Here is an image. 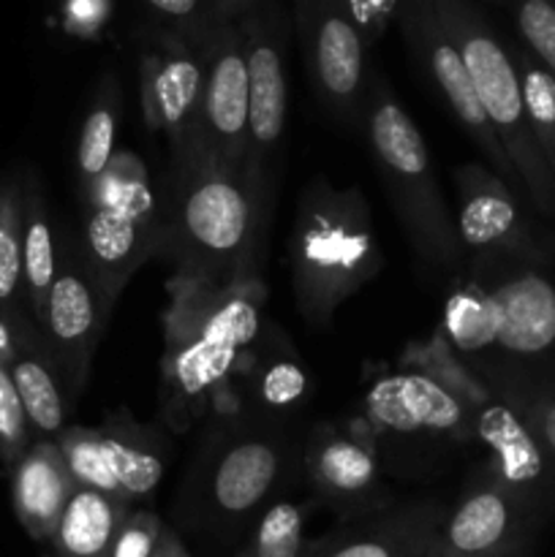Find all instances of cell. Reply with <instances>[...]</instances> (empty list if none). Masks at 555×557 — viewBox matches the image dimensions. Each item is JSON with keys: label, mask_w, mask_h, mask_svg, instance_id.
<instances>
[{"label": "cell", "mask_w": 555, "mask_h": 557, "mask_svg": "<svg viewBox=\"0 0 555 557\" xmlns=\"http://www.w3.org/2000/svg\"><path fill=\"white\" fill-rule=\"evenodd\" d=\"M272 196L245 166L194 152L172 163V188L161 212V256L177 264V281L226 288L259 267Z\"/></svg>", "instance_id": "1"}, {"label": "cell", "mask_w": 555, "mask_h": 557, "mask_svg": "<svg viewBox=\"0 0 555 557\" xmlns=\"http://www.w3.org/2000/svg\"><path fill=\"white\" fill-rule=\"evenodd\" d=\"M163 332L166 354L161 362V403L177 428L194 422L229 384L245 348L261 330L264 286L259 277L226 288L172 283Z\"/></svg>", "instance_id": "2"}, {"label": "cell", "mask_w": 555, "mask_h": 557, "mask_svg": "<svg viewBox=\"0 0 555 557\" xmlns=\"http://www.w3.org/2000/svg\"><path fill=\"white\" fill-rule=\"evenodd\" d=\"M288 267L297 308L313 330H326L337 308L384 270L370 205L357 185L335 188L326 177L305 185L288 237Z\"/></svg>", "instance_id": "3"}, {"label": "cell", "mask_w": 555, "mask_h": 557, "mask_svg": "<svg viewBox=\"0 0 555 557\" xmlns=\"http://www.w3.org/2000/svg\"><path fill=\"white\" fill-rule=\"evenodd\" d=\"M362 125L392 210L417 259L433 270H452L462 259V245L428 141L379 74L370 79Z\"/></svg>", "instance_id": "4"}, {"label": "cell", "mask_w": 555, "mask_h": 557, "mask_svg": "<svg viewBox=\"0 0 555 557\" xmlns=\"http://www.w3.org/2000/svg\"><path fill=\"white\" fill-rule=\"evenodd\" d=\"M446 33L455 41L479 103L511 161L517 185L526 190L539 212L555 215V180L539 152L528 123L526 98H522L517 63L488 16L468 0H433Z\"/></svg>", "instance_id": "5"}, {"label": "cell", "mask_w": 555, "mask_h": 557, "mask_svg": "<svg viewBox=\"0 0 555 557\" xmlns=\"http://www.w3.org/2000/svg\"><path fill=\"white\" fill-rule=\"evenodd\" d=\"M248 65V169L267 194H275V166L286 134V47L292 20L281 3L248 0L237 16Z\"/></svg>", "instance_id": "6"}, {"label": "cell", "mask_w": 555, "mask_h": 557, "mask_svg": "<svg viewBox=\"0 0 555 557\" xmlns=\"http://www.w3.org/2000/svg\"><path fill=\"white\" fill-rule=\"evenodd\" d=\"M58 446L79 487L114 495L131 509L156 495L166 471L161 438L131 417H112L101 428H65Z\"/></svg>", "instance_id": "7"}, {"label": "cell", "mask_w": 555, "mask_h": 557, "mask_svg": "<svg viewBox=\"0 0 555 557\" xmlns=\"http://www.w3.org/2000/svg\"><path fill=\"white\" fill-rule=\"evenodd\" d=\"M112 308L82 256L79 239H69L58 256V275L44 310L41 335L58 368L69 400H76L90 373Z\"/></svg>", "instance_id": "8"}, {"label": "cell", "mask_w": 555, "mask_h": 557, "mask_svg": "<svg viewBox=\"0 0 555 557\" xmlns=\"http://www.w3.org/2000/svg\"><path fill=\"white\" fill-rule=\"evenodd\" d=\"M294 25L303 38L308 74L326 112L337 123H362L368 98V47L337 0H305L294 5Z\"/></svg>", "instance_id": "9"}, {"label": "cell", "mask_w": 555, "mask_h": 557, "mask_svg": "<svg viewBox=\"0 0 555 557\" xmlns=\"http://www.w3.org/2000/svg\"><path fill=\"white\" fill-rule=\"evenodd\" d=\"M201 90L205 63L199 47H188L166 30L156 33L139 54V98L147 128L166 134L172 163L199 150Z\"/></svg>", "instance_id": "10"}, {"label": "cell", "mask_w": 555, "mask_h": 557, "mask_svg": "<svg viewBox=\"0 0 555 557\" xmlns=\"http://www.w3.org/2000/svg\"><path fill=\"white\" fill-rule=\"evenodd\" d=\"M397 25H400L403 36H406L414 58L422 63V69L428 71L430 79L435 82L439 92L444 96L446 107L455 114L457 125H460L468 134V139L484 152V158L490 161V169H493L501 180L517 185L515 166H511V161L506 158L498 136H495L493 125H490L488 114H484L482 103H479L471 74H468L466 63H462L452 36L446 33L433 0L403 3L400 14H397Z\"/></svg>", "instance_id": "11"}, {"label": "cell", "mask_w": 555, "mask_h": 557, "mask_svg": "<svg viewBox=\"0 0 555 557\" xmlns=\"http://www.w3.org/2000/svg\"><path fill=\"white\" fill-rule=\"evenodd\" d=\"M205 63L199 150L232 166L248 161V65L237 20L218 22L196 44Z\"/></svg>", "instance_id": "12"}, {"label": "cell", "mask_w": 555, "mask_h": 557, "mask_svg": "<svg viewBox=\"0 0 555 557\" xmlns=\"http://www.w3.org/2000/svg\"><path fill=\"white\" fill-rule=\"evenodd\" d=\"M542 517L479 471L446 511L433 557H522Z\"/></svg>", "instance_id": "13"}, {"label": "cell", "mask_w": 555, "mask_h": 557, "mask_svg": "<svg viewBox=\"0 0 555 557\" xmlns=\"http://www.w3.org/2000/svg\"><path fill=\"white\" fill-rule=\"evenodd\" d=\"M455 228L462 250L477 256L539 259V245L522 218L515 190L493 169L466 163L455 169Z\"/></svg>", "instance_id": "14"}, {"label": "cell", "mask_w": 555, "mask_h": 557, "mask_svg": "<svg viewBox=\"0 0 555 557\" xmlns=\"http://www.w3.org/2000/svg\"><path fill=\"white\" fill-rule=\"evenodd\" d=\"M479 277L488 297L490 351L517 359L542 357L555 346V286L531 267Z\"/></svg>", "instance_id": "15"}, {"label": "cell", "mask_w": 555, "mask_h": 557, "mask_svg": "<svg viewBox=\"0 0 555 557\" xmlns=\"http://www.w3.org/2000/svg\"><path fill=\"white\" fill-rule=\"evenodd\" d=\"M477 441L490 449L484 471L520 498L533 515L555 509V462L509 403L495 397L477 411Z\"/></svg>", "instance_id": "16"}, {"label": "cell", "mask_w": 555, "mask_h": 557, "mask_svg": "<svg viewBox=\"0 0 555 557\" xmlns=\"http://www.w3.org/2000/svg\"><path fill=\"white\" fill-rule=\"evenodd\" d=\"M161 212H136L123 207H85L79 248L103 299L114 308L120 292L136 270L161 256Z\"/></svg>", "instance_id": "17"}, {"label": "cell", "mask_w": 555, "mask_h": 557, "mask_svg": "<svg viewBox=\"0 0 555 557\" xmlns=\"http://www.w3.org/2000/svg\"><path fill=\"white\" fill-rule=\"evenodd\" d=\"M365 411L379 430L392 433L446 435L452 441L477 438V411L422 373H392L375 381L365 395Z\"/></svg>", "instance_id": "18"}, {"label": "cell", "mask_w": 555, "mask_h": 557, "mask_svg": "<svg viewBox=\"0 0 555 557\" xmlns=\"http://www.w3.org/2000/svg\"><path fill=\"white\" fill-rule=\"evenodd\" d=\"M305 471L319 498L335 506L341 515H362L375 506L379 468L373 451L330 424L310 435Z\"/></svg>", "instance_id": "19"}, {"label": "cell", "mask_w": 555, "mask_h": 557, "mask_svg": "<svg viewBox=\"0 0 555 557\" xmlns=\"http://www.w3.org/2000/svg\"><path fill=\"white\" fill-rule=\"evenodd\" d=\"M283 449L267 435H239L218 451L207 476V504L221 520H243L272 493Z\"/></svg>", "instance_id": "20"}, {"label": "cell", "mask_w": 555, "mask_h": 557, "mask_svg": "<svg viewBox=\"0 0 555 557\" xmlns=\"http://www.w3.org/2000/svg\"><path fill=\"white\" fill-rule=\"evenodd\" d=\"M446 511L439 504L400 506L324 539L321 557H433Z\"/></svg>", "instance_id": "21"}, {"label": "cell", "mask_w": 555, "mask_h": 557, "mask_svg": "<svg viewBox=\"0 0 555 557\" xmlns=\"http://www.w3.org/2000/svg\"><path fill=\"white\" fill-rule=\"evenodd\" d=\"M76 490L58 441L38 438L11 468V504L22 531L38 544H49L65 504Z\"/></svg>", "instance_id": "22"}, {"label": "cell", "mask_w": 555, "mask_h": 557, "mask_svg": "<svg viewBox=\"0 0 555 557\" xmlns=\"http://www.w3.org/2000/svg\"><path fill=\"white\" fill-rule=\"evenodd\" d=\"M11 330H14V357H11L9 370L16 395L25 406L27 422H30L33 433H38L41 438L58 441V435L65 430L71 400L52 362V354L30 315L16 319Z\"/></svg>", "instance_id": "23"}, {"label": "cell", "mask_w": 555, "mask_h": 557, "mask_svg": "<svg viewBox=\"0 0 555 557\" xmlns=\"http://www.w3.org/2000/svg\"><path fill=\"white\" fill-rule=\"evenodd\" d=\"M58 275V248L49 223L47 196L36 172L22 174V292L27 315L41 330L49 292Z\"/></svg>", "instance_id": "24"}, {"label": "cell", "mask_w": 555, "mask_h": 557, "mask_svg": "<svg viewBox=\"0 0 555 557\" xmlns=\"http://www.w3.org/2000/svg\"><path fill=\"white\" fill-rule=\"evenodd\" d=\"M131 506L98 490L79 487L71 493L63 517L49 539V555L54 557H109L114 539L123 528Z\"/></svg>", "instance_id": "25"}, {"label": "cell", "mask_w": 555, "mask_h": 557, "mask_svg": "<svg viewBox=\"0 0 555 557\" xmlns=\"http://www.w3.org/2000/svg\"><path fill=\"white\" fill-rule=\"evenodd\" d=\"M120 107H123V98H120L118 79H114V74H107L96 98H92L85 123H82L79 145H76V177H79L82 196L96 188V183L112 163Z\"/></svg>", "instance_id": "26"}, {"label": "cell", "mask_w": 555, "mask_h": 557, "mask_svg": "<svg viewBox=\"0 0 555 557\" xmlns=\"http://www.w3.org/2000/svg\"><path fill=\"white\" fill-rule=\"evenodd\" d=\"M403 368H408V373H422L430 381H435L439 386H444L446 392H452L455 397H460L471 411L490 406L495 400L493 389L479 379L477 373L462 364V359L452 351V346L446 343V337L439 330L422 343H411V346L403 351L400 357Z\"/></svg>", "instance_id": "27"}, {"label": "cell", "mask_w": 555, "mask_h": 557, "mask_svg": "<svg viewBox=\"0 0 555 557\" xmlns=\"http://www.w3.org/2000/svg\"><path fill=\"white\" fill-rule=\"evenodd\" d=\"M22 177L0 180V319L14 324L22 308Z\"/></svg>", "instance_id": "28"}, {"label": "cell", "mask_w": 555, "mask_h": 557, "mask_svg": "<svg viewBox=\"0 0 555 557\" xmlns=\"http://www.w3.org/2000/svg\"><path fill=\"white\" fill-rule=\"evenodd\" d=\"M324 539L305 536V509L278 500L261 515L237 557H321Z\"/></svg>", "instance_id": "29"}, {"label": "cell", "mask_w": 555, "mask_h": 557, "mask_svg": "<svg viewBox=\"0 0 555 557\" xmlns=\"http://www.w3.org/2000/svg\"><path fill=\"white\" fill-rule=\"evenodd\" d=\"M517 60H520L517 74H520L522 98H526L528 123L555 180V76L544 71L528 52H520Z\"/></svg>", "instance_id": "30"}, {"label": "cell", "mask_w": 555, "mask_h": 557, "mask_svg": "<svg viewBox=\"0 0 555 557\" xmlns=\"http://www.w3.org/2000/svg\"><path fill=\"white\" fill-rule=\"evenodd\" d=\"M30 435L33 428L16 395L9 364H0V462L5 468H14L27 455L33 446Z\"/></svg>", "instance_id": "31"}, {"label": "cell", "mask_w": 555, "mask_h": 557, "mask_svg": "<svg viewBox=\"0 0 555 557\" xmlns=\"http://www.w3.org/2000/svg\"><path fill=\"white\" fill-rule=\"evenodd\" d=\"M511 14L531 58L555 76V5L550 0H526Z\"/></svg>", "instance_id": "32"}, {"label": "cell", "mask_w": 555, "mask_h": 557, "mask_svg": "<svg viewBox=\"0 0 555 557\" xmlns=\"http://www.w3.org/2000/svg\"><path fill=\"white\" fill-rule=\"evenodd\" d=\"M341 14L351 22L354 30L362 36L365 47L373 49L392 22H397L403 3L397 0H337Z\"/></svg>", "instance_id": "33"}, {"label": "cell", "mask_w": 555, "mask_h": 557, "mask_svg": "<svg viewBox=\"0 0 555 557\" xmlns=\"http://www.w3.org/2000/svg\"><path fill=\"white\" fill-rule=\"evenodd\" d=\"M305 370L288 359H272L256 379V395L272 408H283L297 403L305 395Z\"/></svg>", "instance_id": "34"}, {"label": "cell", "mask_w": 555, "mask_h": 557, "mask_svg": "<svg viewBox=\"0 0 555 557\" xmlns=\"http://www.w3.org/2000/svg\"><path fill=\"white\" fill-rule=\"evenodd\" d=\"M163 522L156 511L150 509H131L114 539L112 555L109 557H150L156 549L158 539L163 533Z\"/></svg>", "instance_id": "35"}, {"label": "cell", "mask_w": 555, "mask_h": 557, "mask_svg": "<svg viewBox=\"0 0 555 557\" xmlns=\"http://www.w3.org/2000/svg\"><path fill=\"white\" fill-rule=\"evenodd\" d=\"M504 403H509L517 413L522 417V422L528 424L536 441L542 444V449L547 451L550 460L555 462V395H520V397H506Z\"/></svg>", "instance_id": "36"}, {"label": "cell", "mask_w": 555, "mask_h": 557, "mask_svg": "<svg viewBox=\"0 0 555 557\" xmlns=\"http://www.w3.org/2000/svg\"><path fill=\"white\" fill-rule=\"evenodd\" d=\"M109 16H112L109 0H74V3L63 5V11H60L65 30L79 38L98 36V30L107 27Z\"/></svg>", "instance_id": "37"}, {"label": "cell", "mask_w": 555, "mask_h": 557, "mask_svg": "<svg viewBox=\"0 0 555 557\" xmlns=\"http://www.w3.org/2000/svg\"><path fill=\"white\" fill-rule=\"evenodd\" d=\"M150 557H190L188 549H185V544L180 542L177 533L172 531V528H163L161 539H158L156 549H152Z\"/></svg>", "instance_id": "38"}, {"label": "cell", "mask_w": 555, "mask_h": 557, "mask_svg": "<svg viewBox=\"0 0 555 557\" xmlns=\"http://www.w3.org/2000/svg\"><path fill=\"white\" fill-rule=\"evenodd\" d=\"M14 357V330L9 321L0 319V364H9Z\"/></svg>", "instance_id": "39"}, {"label": "cell", "mask_w": 555, "mask_h": 557, "mask_svg": "<svg viewBox=\"0 0 555 557\" xmlns=\"http://www.w3.org/2000/svg\"><path fill=\"white\" fill-rule=\"evenodd\" d=\"M41 557H54V555H49V553H44V555H41Z\"/></svg>", "instance_id": "40"}]
</instances>
